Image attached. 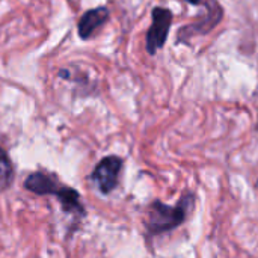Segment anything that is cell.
Masks as SVG:
<instances>
[{
  "mask_svg": "<svg viewBox=\"0 0 258 258\" xmlns=\"http://www.w3.org/2000/svg\"><path fill=\"white\" fill-rule=\"evenodd\" d=\"M195 195L187 192L181 197L177 206H168L162 201H153L147 209L145 227L151 236L163 234L178 228L187 218L189 212L194 209Z\"/></svg>",
  "mask_w": 258,
  "mask_h": 258,
  "instance_id": "1",
  "label": "cell"
},
{
  "mask_svg": "<svg viewBox=\"0 0 258 258\" xmlns=\"http://www.w3.org/2000/svg\"><path fill=\"white\" fill-rule=\"evenodd\" d=\"M172 23V12L166 8H154L151 12V27L147 32L145 48L150 54H156L160 48H163L169 29Z\"/></svg>",
  "mask_w": 258,
  "mask_h": 258,
  "instance_id": "2",
  "label": "cell"
},
{
  "mask_svg": "<svg viewBox=\"0 0 258 258\" xmlns=\"http://www.w3.org/2000/svg\"><path fill=\"white\" fill-rule=\"evenodd\" d=\"M121 169H122V159H119L118 156H107L101 159L100 163L95 166L91 180L97 184L101 194L107 195L116 189Z\"/></svg>",
  "mask_w": 258,
  "mask_h": 258,
  "instance_id": "3",
  "label": "cell"
},
{
  "mask_svg": "<svg viewBox=\"0 0 258 258\" xmlns=\"http://www.w3.org/2000/svg\"><path fill=\"white\" fill-rule=\"evenodd\" d=\"M26 189L36 194V195H57L59 190L62 189L57 181L42 172H33L27 177L24 183Z\"/></svg>",
  "mask_w": 258,
  "mask_h": 258,
  "instance_id": "4",
  "label": "cell"
},
{
  "mask_svg": "<svg viewBox=\"0 0 258 258\" xmlns=\"http://www.w3.org/2000/svg\"><path fill=\"white\" fill-rule=\"evenodd\" d=\"M109 18V11L106 8L89 9L79 21V35L82 39H88L106 20Z\"/></svg>",
  "mask_w": 258,
  "mask_h": 258,
  "instance_id": "5",
  "label": "cell"
},
{
  "mask_svg": "<svg viewBox=\"0 0 258 258\" xmlns=\"http://www.w3.org/2000/svg\"><path fill=\"white\" fill-rule=\"evenodd\" d=\"M221 18H222V9L216 5L213 11L209 9V14H207V17H206L203 21L194 23V24H190V26H187V27H183V29L178 32V35L186 33L187 36H194L195 33H203V35H204V33H209V32L221 21Z\"/></svg>",
  "mask_w": 258,
  "mask_h": 258,
  "instance_id": "6",
  "label": "cell"
},
{
  "mask_svg": "<svg viewBox=\"0 0 258 258\" xmlns=\"http://www.w3.org/2000/svg\"><path fill=\"white\" fill-rule=\"evenodd\" d=\"M56 197L59 198V203L65 213L85 216V209L80 203V195L77 190L70 189V187H62Z\"/></svg>",
  "mask_w": 258,
  "mask_h": 258,
  "instance_id": "7",
  "label": "cell"
},
{
  "mask_svg": "<svg viewBox=\"0 0 258 258\" xmlns=\"http://www.w3.org/2000/svg\"><path fill=\"white\" fill-rule=\"evenodd\" d=\"M12 183V165L8 154L0 148V192Z\"/></svg>",
  "mask_w": 258,
  "mask_h": 258,
  "instance_id": "8",
  "label": "cell"
},
{
  "mask_svg": "<svg viewBox=\"0 0 258 258\" xmlns=\"http://www.w3.org/2000/svg\"><path fill=\"white\" fill-rule=\"evenodd\" d=\"M186 2H189L190 5H201L203 3V0H186Z\"/></svg>",
  "mask_w": 258,
  "mask_h": 258,
  "instance_id": "9",
  "label": "cell"
}]
</instances>
